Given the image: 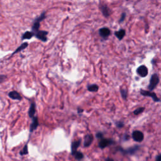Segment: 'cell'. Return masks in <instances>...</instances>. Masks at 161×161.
Segmentation results:
<instances>
[{"instance_id": "cell-1", "label": "cell", "mask_w": 161, "mask_h": 161, "mask_svg": "<svg viewBox=\"0 0 161 161\" xmlns=\"http://www.w3.org/2000/svg\"><path fill=\"white\" fill-rule=\"evenodd\" d=\"M160 82V79L158 76V74L155 73L153 74L152 76L151 77V79H150V83L148 86V89L149 91H152L158 85Z\"/></svg>"}, {"instance_id": "cell-2", "label": "cell", "mask_w": 161, "mask_h": 161, "mask_svg": "<svg viewBox=\"0 0 161 161\" xmlns=\"http://www.w3.org/2000/svg\"><path fill=\"white\" fill-rule=\"evenodd\" d=\"M140 92L142 96H147V97L152 98L153 101H155V102H160V98L157 97V95L155 93V92L149 91H146V90H144V89H140Z\"/></svg>"}, {"instance_id": "cell-3", "label": "cell", "mask_w": 161, "mask_h": 161, "mask_svg": "<svg viewBox=\"0 0 161 161\" xmlns=\"http://www.w3.org/2000/svg\"><path fill=\"white\" fill-rule=\"evenodd\" d=\"M49 32L45 30H38L34 34V36L41 41L45 42L47 41V35Z\"/></svg>"}, {"instance_id": "cell-4", "label": "cell", "mask_w": 161, "mask_h": 161, "mask_svg": "<svg viewBox=\"0 0 161 161\" xmlns=\"http://www.w3.org/2000/svg\"><path fill=\"white\" fill-rule=\"evenodd\" d=\"M132 137L134 141L137 142H141L144 140V135L140 130H135L132 133Z\"/></svg>"}, {"instance_id": "cell-5", "label": "cell", "mask_w": 161, "mask_h": 161, "mask_svg": "<svg viewBox=\"0 0 161 161\" xmlns=\"http://www.w3.org/2000/svg\"><path fill=\"white\" fill-rule=\"evenodd\" d=\"M114 144V141L112 139L110 138H103L101 139V140L99 141L98 146L100 149H103L106 147H108L109 145Z\"/></svg>"}, {"instance_id": "cell-6", "label": "cell", "mask_w": 161, "mask_h": 161, "mask_svg": "<svg viewBox=\"0 0 161 161\" xmlns=\"http://www.w3.org/2000/svg\"><path fill=\"white\" fill-rule=\"evenodd\" d=\"M136 71H137V73L138 76L141 77H145L147 76L149 73L148 68L145 65H142L139 66Z\"/></svg>"}, {"instance_id": "cell-7", "label": "cell", "mask_w": 161, "mask_h": 161, "mask_svg": "<svg viewBox=\"0 0 161 161\" xmlns=\"http://www.w3.org/2000/svg\"><path fill=\"white\" fill-rule=\"evenodd\" d=\"M99 34L103 38L106 39L111 34V30L108 28L103 27L99 30Z\"/></svg>"}, {"instance_id": "cell-8", "label": "cell", "mask_w": 161, "mask_h": 161, "mask_svg": "<svg viewBox=\"0 0 161 161\" xmlns=\"http://www.w3.org/2000/svg\"><path fill=\"white\" fill-rule=\"evenodd\" d=\"M8 96L9 98L11 99H12L13 100H18V101H21L22 99V97L20 95L18 92H17L16 91H10L8 93Z\"/></svg>"}, {"instance_id": "cell-9", "label": "cell", "mask_w": 161, "mask_h": 161, "mask_svg": "<svg viewBox=\"0 0 161 161\" xmlns=\"http://www.w3.org/2000/svg\"><path fill=\"white\" fill-rule=\"evenodd\" d=\"M93 136L91 134H88L85 136L84 141V147H89L92 144L93 141Z\"/></svg>"}, {"instance_id": "cell-10", "label": "cell", "mask_w": 161, "mask_h": 161, "mask_svg": "<svg viewBox=\"0 0 161 161\" xmlns=\"http://www.w3.org/2000/svg\"><path fill=\"white\" fill-rule=\"evenodd\" d=\"M38 125H39V123H38V118H37V116H34L33 119H32V122L30 127V133H32V132H33L34 130H36L37 127H38Z\"/></svg>"}, {"instance_id": "cell-11", "label": "cell", "mask_w": 161, "mask_h": 161, "mask_svg": "<svg viewBox=\"0 0 161 161\" xmlns=\"http://www.w3.org/2000/svg\"><path fill=\"white\" fill-rule=\"evenodd\" d=\"M100 10H101V12L105 17L108 18L110 16L111 10L109 8V7L106 5H101V6H100Z\"/></svg>"}, {"instance_id": "cell-12", "label": "cell", "mask_w": 161, "mask_h": 161, "mask_svg": "<svg viewBox=\"0 0 161 161\" xmlns=\"http://www.w3.org/2000/svg\"><path fill=\"white\" fill-rule=\"evenodd\" d=\"M35 112H36V105H35V103L32 102L28 110V116L31 119H33L35 116Z\"/></svg>"}, {"instance_id": "cell-13", "label": "cell", "mask_w": 161, "mask_h": 161, "mask_svg": "<svg viewBox=\"0 0 161 161\" xmlns=\"http://www.w3.org/2000/svg\"><path fill=\"white\" fill-rule=\"evenodd\" d=\"M139 148H140V147L138 145H135V146L133 147L129 148L127 150H123V149H121V148L120 151H122L123 153H128V154H134V153H135L138 151Z\"/></svg>"}, {"instance_id": "cell-14", "label": "cell", "mask_w": 161, "mask_h": 161, "mask_svg": "<svg viewBox=\"0 0 161 161\" xmlns=\"http://www.w3.org/2000/svg\"><path fill=\"white\" fill-rule=\"evenodd\" d=\"M81 143V140H79L74 141L72 143V145H71V154H73V153H74L76 151H77V149L80 146Z\"/></svg>"}, {"instance_id": "cell-15", "label": "cell", "mask_w": 161, "mask_h": 161, "mask_svg": "<svg viewBox=\"0 0 161 161\" xmlns=\"http://www.w3.org/2000/svg\"><path fill=\"white\" fill-rule=\"evenodd\" d=\"M125 34H126V31L124 29H120L119 31L114 32V35L116 37L119 39V40H121L125 37Z\"/></svg>"}, {"instance_id": "cell-16", "label": "cell", "mask_w": 161, "mask_h": 161, "mask_svg": "<svg viewBox=\"0 0 161 161\" xmlns=\"http://www.w3.org/2000/svg\"><path fill=\"white\" fill-rule=\"evenodd\" d=\"M28 46V42H24L22 44H21L18 47L15 51H14L13 53H12V54L11 56H13L15 54H16V53H18V52H20L21 51H22L24 49H25Z\"/></svg>"}, {"instance_id": "cell-17", "label": "cell", "mask_w": 161, "mask_h": 161, "mask_svg": "<svg viewBox=\"0 0 161 161\" xmlns=\"http://www.w3.org/2000/svg\"><path fill=\"white\" fill-rule=\"evenodd\" d=\"M34 36V33L30 31H27L22 35L21 37V40H30L32 37Z\"/></svg>"}, {"instance_id": "cell-18", "label": "cell", "mask_w": 161, "mask_h": 161, "mask_svg": "<svg viewBox=\"0 0 161 161\" xmlns=\"http://www.w3.org/2000/svg\"><path fill=\"white\" fill-rule=\"evenodd\" d=\"M88 90L90 92H97L99 89V86L96 84L88 85L87 87Z\"/></svg>"}, {"instance_id": "cell-19", "label": "cell", "mask_w": 161, "mask_h": 161, "mask_svg": "<svg viewBox=\"0 0 161 161\" xmlns=\"http://www.w3.org/2000/svg\"><path fill=\"white\" fill-rule=\"evenodd\" d=\"M40 23L37 22V21H34V23H33V25L32 27V32H34L35 34V32H37L39 30V28H40Z\"/></svg>"}, {"instance_id": "cell-20", "label": "cell", "mask_w": 161, "mask_h": 161, "mask_svg": "<svg viewBox=\"0 0 161 161\" xmlns=\"http://www.w3.org/2000/svg\"><path fill=\"white\" fill-rule=\"evenodd\" d=\"M72 155L73 156H74L75 159H76L77 160H80L81 159H83V157H84L83 153L81 152H79V151H77L75 152L74 153H73Z\"/></svg>"}, {"instance_id": "cell-21", "label": "cell", "mask_w": 161, "mask_h": 161, "mask_svg": "<svg viewBox=\"0 0 161 161\" xmlns=\"http://www.w3.org/2000/svg\"><path fill=\"white\" fill-rule=\"evenodd\" d=\"M20 156H25L28 153V144H26L23 147L21 151H20Z\"/></svg>"}, {"instance_id": "cell-22", "label": "cell", "mask_w": 161, "mask_h": 161, "mask_svg": "<svg viewBox=\"0 0 161 161\" xmlns=\"http://www.w3.org/2000/svg\"><path fill=\"white\" fill-rule=\"evenodd\" d=\"M46 18V16H45V12H43L41 15L39 16L38 17H37V18H35V20H34V21H37V22H39V23H40L42 21H43L44 20L45 18Z\"/></svg>"}, {"instance_id": "cell-23", "label": "cell", "mask_w": 161, "mask_h": 161, "mask_svg": "<svg viewBox=\"0 0 161 161\" xmlns=\"http://www.w3.org/2000/svg\"><path fill=\"white\" fill-rule=\"evenodd\" d=\"M120 93L121 95V97L123 98V99H127V95H128V91L126 89H121Z\"/></svg>"}, {"instance_id": "cell-24", "label": "cell", "mask_w": 161, "mask_h": 161, "mask_svg": "<svg viewBox=\"0 0 161 161\" xmlns=\"http://www.w3.org/2000/svg\"><path fill=\"white\" fill-rule=\"evenodd\" d=\"M145 110L144 107H140V108H138L137 109H136L134 112V114L135 115H138L140 113H142L143 112H144Z\"/></svg>"}, {"instance_id": "cell-25", "label": "cell", "mask_w": 161, "mask_h": 161, "mask_svg": "<svg viewBox=\"0 0 161 161\" xmlns=\"http://www.w3.org/2000/svg\"><path fill=\"white\" fill-rule=\"evenodd\" d=\"M115 124H116V127L119 128H123L124 127V123L121 121H116Z\"/></svg>"}, {"instance_id": "cell-26", "label": "cell", "mask_w": 161, "mask_h": 161, "mask_svg": "<svg viewBox=\"0 0 161 161\" xmlns=\"http://www.w3.org/2000/svg\"><path fill=\"white\" fill-rule=\"evenodd\" d=\"M7 79V76L5 75H0V83H2L3 82L5 81V80Z\"/></svg>"}, {"instance_id": "cell-27", "label": "cell", "mask_w": 161, "mask_h": 161, "mask_svg": "<svg viewBox=\"0 0 161 161\" xmlns=\"http://www.w3.org/2000/svg\"><path fill=\"white\" fill-rule=\"evenodd\" d=\"M125 18H126V13H123L121 15V18H120V19L119 20V23H122L123 21L125 20Z\"/></svg>"}, {"instance_id": "cell-28", "label": "cell", "mask_w": 161, "mask_h": 161, "mask_svg": "<svg viewBox=\"0 0 161 161\" xmlns=\"http://www.w3.org/2000/svg\"><path fill=\"white\" fill-rule=\"evenodd\" d=\"M96 137L97 138L101 139L103 138V134L101 133V132H98V133L96 135Z\"/></svg>"}, {"instance_id": "cell-29", "label": "cell", "mask_w": 161, "mask_h": 161, "mask_svg": "<svg viewBox=\"0 0 161 161\" xmlns=\"http://www.w3.org/2000/svg\"><path fill=\"white\" fill-rule=\"evenodd\" d=\"M156 161H161V156L160 154H159L156 157Z\"/></svg>"}, {"instance_id": "cell-30", "label": "cell", "mask_w": 161, "mask_h": 161, "mask_svg": "<svg viewBox=\"0 0 161 161\" xmlns=\"http://www.w3.org/2000/svg\"><path fill=\"white\" fill-rule=\"evenodd\" d=\"M83 109H81V108H77V112H78V113H83Z\"/></svg>"}, {"instance_id": "cell-31", "label": "cell", "mask_w": 161, "mask_h": 161, "mask_svg": "<svg viewBox=\"0 0 161 161\" xmlns=\"http://www.w3.org/2000/svg\"><path fill=\"white\" fill-rule=\"evenodd\" d=\"M105 161H114V160L112 158H110V157H108V158L106 159Z\"/></svg>"}]
</instances>
